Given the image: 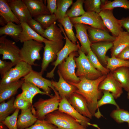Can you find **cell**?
<instances>
[{
    "mask_svg": "<svg viewBox=\"0 0 129 129\" xmlns=\"http://www.w3.org/2000/svg\"><path fill=\"white\" fill-rule=\"evenodd\" d=\"M106 76L103 75L94 80H89L84 76H81L79 77L80 81L78 83L68 82L77 87L76 92L86 98L88 108L93 117L94 116L97 110H98L97 102L103 95L102 91L99 90V86Z\"/></svg>",
    "mask_w": 129,
    "mask_h": 129,
    "instance_id": "1",
    "label": "cell"
},
{
    "mask_svg": "<svg viewBox=\"0 0 129 129\" xmlns=\"http://www.w3.org/2000/svg\"><path fill=\"white\" fill-rule=\"evenodd\" d=\"M45 119L56 126L57 129H87L74 118L58 110L47 115Z\"/></svg>",
    "mask_w": 129,
    "mask_h": 129,
    "instance_id": "2",
    "label": "cell"
},
{
    "mask_svg": "<svg viewBox=\"0 0 129 129\" xmlns=\"http://www.w3.org/2000/svg\"><path fill=\"white\" fill-rule=\"evenodd\" d=\"M78 52V56L74 59L77 66L75 74L77 76H83L88 79L94 80L103 75L93 66L80 46Z\"/></svg>",
    "mask_w": 129,
    "mask_h": 129,
    "instance_id": "3",
    "label": "cell"
},
{
    "mask_svg": "<svg viewBox=\"0 0 129 129\" xmlns=\"http://www.w3.org/2000/svg\"><path fill=\"white\" fill-rule=\"evenodd\" d=\"M42 42L31 39L23 43L20 49V57L21 60L32 66L38 65L34 62L41 59L40 52L44 47Z\"/></svg>",
    "mask_w": 129,
    "mask_h": 129,
    "instance_id": "4",
    "label": "cell"
},
{
    "mask_svg": "<svg viewBox=\"0 0 129 129\" xmlns=\"http://www.w3.org/2000/svg\"><path fill=\"white\" fill-rule=\"evenodd\" d=\"M61 100L59 95L55 94L48 99H39L33 105L36 109L35 115L37 119L44 120L47 115L58 110Z\"/></svg>",
    "mask_w": 129,
    "mask_h": 129,
    "instance_id": "5",
    "label": "cell"
},
{
    "mask_svg": "<svg viewBox=\"0 0 129 129\" xmlns=\"http://www.w3.org/2000/svg\"><path fill=\"white\" fill-rule=\"evenodd\" d=\"M78 55V52H73L58 65V70L68 82L77 83L80 81V78L76 76L75 72L77 66L74 59L75 57Z\"/></svg>",
    "mask_w": 129,
    "mask_h": 129,
    "instance_id": "6",
    "label": "cell"
},
{
    "mask_svg": "<svg viewBox=\"0 0 129 129\" xmlns=\"http://www.w3.org/2000/svg\"><path fill=\"white\" fill-rule=\"evenodd\" d=\"M57 25L61 29L64 36L65 42L64 46L57 53L56 59L52 64V65L54 66L53 68L50 72L47 74L46 77L49 78L54 77V72L57 66L61 64L71 53L78 51L80 46L78 42H77V44H75L69 40L66 36L63 26L60 23H58Z\"/></svg>",
    "mask_w": 129,
    "mask_h": 129,
    "instance_id": "7",
    "label": "cell"
},
{
    "mask_svg": "<svg viewBox=\"0 0 129 129\" xmlns=\"http://www.w3.org/2000/svg\"><path fill=\"white\" fill-rule=\"evenodd\" d=\"M45 44L41 69L40 73L42 75L46 71L49 64L57 57V53L64 46L63 40L51 41L48 39L43 42Z\"/></svg>",
    "mask_w": 129,
    "mask_h": 129,
    "instance_id": "8",
    "label": "cell"
},
{
    "mask_svg": "<svg viewBox=\"0 0 129 129\" xmlns=\"http://www.w3.org/2000/svg\"><path fill=\"white\" fill-rule=\"evenodd\" d=\"M3 35L0 38V54L2 55V60L9 59L16 64L22 61L20 57V49L15 42Z\"/></svg>",
    "mask_w": 129,
    "mask_h": 129,
    "instance_id": "9",
    "label": "cell"
},
{
    "mask_svg": "<svg viewBox=\"0 0 129 129\" xmlns=\"http://www.w3.org/2000/svg\"><path fill=\"white\" fill-rule=\"evenodd\" d=\"M32 70V66L23 61H21L12 68L1 78L0 84L14 82L24 77Z\"/></svg>",
    "mask_w": 129,
    "mask_h": 129,
    "instance_id": "10",
    "label": "cell"
},
{
    "mask_svg": "<svg viewBox=\"0 0 129 129\" xmlns=\"http://www.w3.org/2000/svg\"><path fill=\"white\" fill-rule=\"evenodd\" d=\"M107 29L116 37L123 31L121 20L116 19L114 16L113 10H102L99 13Z\"/></svg>",
    "mask_w": 129,
    "mask_h": 129,
    "instance_id": "11",
    "label": "cell"
},
{
    "mask_svg": "<svg viewBox=\"0 0 129 129\" xmlns=\"http://www.w3.org/2000/svg\"><path fill=\"white\" fill-rule=\"evenodd\" d=\"M42 75L40 72L32 70L22 79L24 81L32 83L49 95H51L50 94L52 89L55 94L59 95L58 92L52 86L51 81L43 77Z\"/></svg>",
    "mask_w": 129,
    "mask_h": 129,
    "instance_id": "12",
    "label": "cell"
},
{
    "mask_svg": "<svg viewBox=\"0 0 129 129\" xmlns=\"http://www.w3.org/2000/svg\"><path fill=\"white\" fill-rule=\"evenodd\" d=\"M70 19L73 24L82 23L93 28L108 30L99 14L94 11L86 12L80 16Z\"/></svg>",
    "mask_w": 129,
    "mask_h": 129,
    "instance_id": "13",
    "label": "cell"
},
{
    "mask_svg": "<svg viewBox=\"0 0 129 129\" xmlns=\"http://www.w3.org/2000/svg\"><path fill=\"white\" fill-rule=\"evenodd\" d=\"M123 88L110 71L106 77L100 83L99 90L103 91H107L112 94L115 99L120 97L123 93Z\"/></svg>",
    "mask_w": 129,
    "mask_h": 129,
    "instance_id": "14",
    "label": "cell"
},
{
    "mask_svg": "<svg viewBox=\"0 0 129 129\" xmlns=\"http://www.w3.org/2000/svg\"><path fill=\"white\" fill-rule=\"evenodd\" d=\"M58 110L74 118L86 128L91 125L90 123V119L79 113L70 105L65 98L61 99Z\"/></svg>",
    "mask_w": 129,
    "mask_h": 129,
    "instance_id": "15",
    "label": "cell"
},
{
    "mask_svg": "<svg viewBox=\"0 0 129 129\" xmlns=\"http://www.w3.org/2000/svg\"><path fill=\"white\" fill-rule=\"evenodd\" d=\"M12 11L20 22H27L32 17L22 0H7Z\"/></svg>",
    "mask_w": 129,
    "mask_h": 129,
    "instance_id": "16",
    "label": "cell"
},
{
    "mask_svg": "<svg viewBox=\"0 0 129 129\" xmlns=\"http://www.w3.org/2000/svg\"><path fill=\"white\" fill-rule=\"evenodd\" d=\"M67 99L70 105L80 114L90 119H92L93 116L88 108L87 101L83 96L75 92Z\"/></svg>",
    "mask_w": 129,
    "mask_h": 129,
    "instance_id": "17",
    "label": "cell"
},
{
    "mask_svg": "<svg viewBox=\"0 0 129 129\" xmlns=\"http://www.w3.org/2000/svg\"><path fill=\"white\" fill-rule=\"evenodd\" d=\"M57 73L59 76V80L57 82L52 80V85L55 90L58 91L61 99L64 98L67 99L72 93L76 92L77 88L75 86L65 81L58 70Z\"/></svg>",
    "mask_w": 129,
    "mask_h": 129,
    "instance_id": "18",
    "label": "cell"
},
{
    "mask_svg": "<svg viewBox=\"0 0 129 129\" xmlns=\"http://www.w3.org/2000/svg\"><path fill=\"white\" fill-rule=\"evenodd\" d=\"M73 24L76 31L75 37L81 45V49L87 54L91 50V46L92 43L88 37L86 25L80 23Z\"/></svg>",
    "mask_w": 129,
    "mask_h": 129,
    "instance_id": "19",
    "label": "cell"
},
{
    "mask_svg": "<svg viewBox=\"0 0 129 129\" xmlns=\"http://www.w3.org/2000/svg\"><path fill=\"white\" fill-rule=\"evenodd\" d=\"M86 26L88 37L91 43L103 41L113 42L116 38L108 31Z\"/></svg>",
    "mask_w": 129,
    "mask_h": 129,
    "instance_id": "20",
    "label": "cell"
},
{
    "mask_svg": "<svg viewBox=\"0 0 129 129\" xmlns=\"http://www.w3.org/2000/svg\"><path fill=\"white\" fill-rule=\"evenodd\" d=\"M24 81L22 79L9 83L0 84V103L14 97L18 89L21 87Z\"/></svg>",
    "mask_w": 129,
    "mask_h": 129,
    "instance_id": "21",
    "label": "cell"
},
{
    "mask_svg": "<svg viewBox=\"0 0 129 129\" xmlns=\"http://www.w3.org/2000/svg\"><path fill=\"white\" fill-rule=\"evenodd\" d=\"M113 46V42H101L91 43V50L102 64L107 65L106 54L108 51L111 49Z\"/></svg>",
    "mask_w": 129,
    "mask_h": 129,
    "instance_id": "22",
    "label": "cell"
},
{
    "mask_svg": "<svg viewBox=\"0 0 129 129\" xmlns=\"http://www.w3.org/2000/svg\"><path fill=\"white\" fill-rule=\"evenodd\" d=\"M27 6L32 17L50 14L42 0H22Z\"/></svg>",
    "mask_w": 129,
    "mask_h": 129,
    "instance_id": "23",
    "label": "cell"
},
{
    "mask_svg": "<svg viewBox=\"0 0 129 129\" xmlns=\"http://www.w3.org/2000/svg\"><path fill=\"white\" fill-rule=\"evenodd\" d=\"M113 42L111 56L116 57L124 48L129 46V33L127 31L122 32Z\"/></svg>",
    "mask_w": 129,
    "mask_h": 129,
    "instance_id": "24",
    "label": "cell"
},
{
    "mask_svg": "<svg viewBox=\"0 0 129 129\" xmlns=\"http://www.w3.org/2000/svg\"><path fill=\"white\" fill-rule=\"evenodd\" d=\"M18 118V129H24L28 128L33 125L38 119L32 112V106L26 110H21V113Z\"/></svg>",
    "mask_w": 129,
    "mask_h": 129,
    "instance_id": "25",
    "label": "cell"
},
{
    "mask_svg": "<svg viewBox=\"0 0 129 129\" xmlns=\"http://www.w3.org/2000/svg\"><path fill=\"white\" fill-rule=\"evenodd\" d=\"M20 22L22 28V31L19 38V41L23 43L32 39L42 43L47 40L33 30L29 26L27 22Z\"/></svg>",
    "mask_w": 129,
    "mask_h": 129,
    "instance_id": "26",
    "label": "cell"
},
{
    "mask_svg": "<svg viewBox=\"0 0 129 129\" xmlns=\"http://www.w3.org/2000/svg\"><path fill=\"white\" fill-rule=\"evenodd\" d=\"M22 28L21 24H16L13 22H8L4 27L0 28V36H8L15 41H19V36L22 31Z\"/></svg>",
    "mask_w": 129,
    "mask_h": 129,
    "instance_id": "27",
    "label": "cell"
},
{
    "mask_svg": "<svg viewBox=\"0 0 129 129\" xmlns=\"http://www.w3.org/2000/svg\"><path fill=\"white\" fill-rule=\"evenodd\" d=\"M112 72L122 88L128 92L129 91V68L120 67Z\"/></svg>",
    "mask_w": 129,
    "mask_h": 129,
    "instance_id": "28",
    "label": "cell"
},
{
    "mask_svg": "<svg viewBox=\"0 0 129 129\" xmlns=\"http://www.w3.org/2000/svg\"><path fill=\"white\" fill-rule=\"evenodd\" d=\"M0 15L5 20L6 24L10 22L20 24L9 5L7 0H0Z\"/></svg>",
    "mask_w": 129,
    "mask_h": 129,
    "instance_id": "29",
    "label": "cell"
},
{
    "mask_svg": "<svg viewBox=\"0 0 129 129\" xmlns=\"http://www.w3.org/2000/svg\"><path fill=\"white\" fill-rule=\"evenodd\" d=\"M60 28L54 23L49 27L44 29L42 37L48 40L51 41H57L65 39L62 35Z\"/></svg>",
    "mask_w": 129,
    "mask_h": 129,
    "instance_id": "30",
    "label": "cell"
},
{
    "mask_svg": "<svg viewBox=\"0 0 129 129\" xmlns=\"http://www.w3.org/2000/svg\"><path fill=\"white\" fill-rule=\"evenodd\" d=\"M103 94L102 97L97 102L98 110L94 115V116L98 118L101 117L102 115L99 111V108L102 106L109 104L115 106L116 107V109L120 108L119 106L116 102L114 98L111 93L107 91H103Z\"/></svg>",
    "mask_w": 129,
    "mask_h": 129,
    "instance_id": "31",
    "label": "cell"
},
{
    "mask_svg": "<svg viewBox=\"0 0 129 129\" xmlns=\"http://www.w3.org/2000/svg\"><path fill=\"white\" fill-rule=\"evenodd\" d=\"M73 0H57V8L54 14L59 23L66 15L68 8L73 3Z\"/></svg>",
    "mask_w": 129,
    "mask_h": 129,
    "instance_id": "32",
    "label": "cell"
},
{
    "mask_svg": "<svg viewBox=\"0 0 129 129\" xmlns=\"http://www.w3.org/2000/svg\"><path fill=\"white\" fill-rule=\"evenodd\" d=\"M106 61V68L111 72L122 67L129 68V60H123L114 56H111V57L107 56Z\"/></svg>",
    "mask_w": 129,
    "mask_h": 129,
    "instance_id": "33",
    "label": "cell"
},
{
    "mask_svg": "<svg viewBox=\"0 0 129 129\" xmlns=\"http://www.w3.org/2000/svg\"><path fill=\"white\" fill-rule=\"evenodd\" d=\"M15 99L14 97L6 102H3L0 104V122H1L11 113L15 111L16 109L13 106Z\"/></svg>",
    "mask_w": 129,
    "mask_h": 129,
    "instance_id": "34",
    "label": "cell"
},
{
    "mask_svg": "<svg viewBox=\"0 0 129 129\" xmlns=\"http://www.w3.org/2000/svg\"><path fill=\"white\" fill-rule=\"evenodd\" d=\"M84 0H77L73 3L70 9L67 11L66 15L70 18L76 17L80 16L86 12L83 5Z\"/></svg>",
    "mask_w": 129,
    "mask_h": 129,
    "instance_id": "35",
    "label": "cell"
},
{
    "mask_svg": "<svg viewBox=\"0 0 129 129\" xmlns=\"http://www.w3.org/2000/svg\"><path fill=\"white\" fill-rule=\"evenodd\" d=\"M59 23L63 26L68 38L73 43L76 44L77 39L73 31V24L71 21L70 18L66 15L63 19Z\"/></svg>",
    "mask_w": 129,
    "mask_h": 129,
    "instance_id": "36",
    "label": "cell"
},
{
    "mask_svg": "<svg viewBox=\"0 0 129 129\" xmlns=\"http://www.w3.org/2000/svg\"><path fill=\"white\" fill-rule=\"evenodd\" d=\"M110 116L118 123H127L129 127V112L128 111L120 108L116 109L111 112Z\"/></svg>",
    "mask_w": 129,
    "mask_h": 129,
    "instance_id": "37",
    "label": "cell"
},
{
    "mask_svg": "<svg viewBox=\"0 0 129 129\" xmlns=\"http://www.w3.org/2000/svg\"><path fill=\"white\" fill-rule=\"evenodd\" d=\"M88 60L93 66L100 71L103 75H107L110 70L103 66L96 55L91 50L86 55Z\"/></svg>",
    "mask_w": 129,
    "mask_h": 129,
    "instance_id": "38",
    "label": "cell"
},
{
    "mask_svg": "<svg viewBox=\"0 0 129 129\" xmlns=\"http://www.w3.org/2000/svg\"><path fill=\"white\" fill-rule=\"evenodd\" d=\"M120 7L129 9V1L127 0H115L108 1L106 4L101 5L102 10H113L114 8Z\"/></svg>",
    "mask_w": 129,
    "mask_h": 129,
    "instance_id": "39",
    "label": "cell"
},
{
    "mask_svg": "<svg viewBox=\"0 0 129 129\" xmlns=\"http://www.w3.org/2000/svg\"><path fill=\"white\" fill-rule=\"evenodd\" d=\"M35 20L39 22L44 29L55 23L57 19L54 14H45L35 18Z\"/></svg>",
    "mask_w": 129,
    "mask_h": 129,
    "instance_id": "40",
    "label": "cell"
},
{
    "mask_svg": "<svg viewBox=\"0 0 129 129\" xmlns=\"http://www.w3.org/2000/svg\"><path fill=\"white\" fill-rule=\"evenodd\" d=\"M21 88L22 90H26L29 91L32 95V98L36 95L38 94L46 95L50 98L54 96L52 95H49L44 91H41L34 85L28 81H24Z\"/></svg>",
    "mask_w": 129,
    "mask_h": 129,
    "instance_id": "41",
    "label": "cell"
},
{
    "mask_svg": "<svg viewBox=\"0 0 129 129\" xmlns=\"http://www.w3.org/2000/svg\"><path fill=\"white\" fill-rule=\"evenodd\" d=\"M84 4L86 12L94 11L99 14L101 11V0H85Z\"/></svg>",
    "mask_w": 129,
    "mask_h": 129,
    "instance_id": "42",
    "label": "cell"
},
{
    "mask_svg": "<svg viewBox=\"0 0 129 129\" xmlns=\"http://www.w3.org/2000/svg\"><path fill=\"white\" fill-rule=\"evenodd\" d=\"M19 110L16 109L12 114L7 117L1 122L9 129H18L17 126V118Z\"/></svg>",
    "mask_w": 129,
    "mask_h": 129,
    "instance_id": "43",
    "label": "cell"
},
{
    "mask_svg": "<svg viewBox=\"0 0 129 129\" xmlns=\"http://www.w3.org/2000/svg\"><path fill=\"white\" fill-rule=\"evenodd\" d=\"M24 129H57V128L45 119H38L32 125Z\"/></svg>",
    "mask_w": 129,
    "mask_h": 129,
    "instance_id": "44",
    "label": "cell"
},
{
    "mask_svg": "<svg viewBox=\"0 0 129 129\" xmlns=\"http://www.w3.org/2000/svg\"><path fill=\"white\" fill-rule=\"evenodd\" d=\"M13 106L16 109L22 110L28 109L32 106V105L30 102L24 98L20 94L16 96L14 102Z\"/></svg>",
    "mask_w": 129,
    "mask_h": 129,
    "instance_id": "45",
    "label": "cell"
},
{
    "mask_svg": "<svg viewBox=\"0 0 129 129\" xmlns=\"http://www.w3.org/2000/svg\"><path fill=\"white\" fill-rule=\"evenodd\" d=\"M16 65L11 62H6L0 59V74L1 78L11 69L12 67Z\"/></svg>",
    "mask_w": 129,
    "mask_h": 129,
    "instance_id": "46",
    "label": "cell"
},
{
    "mask_svg": "<svg viewBox=\"0 0 129 129\" xmlns=\"http://www.w3.org/2000/svg\"><path fill=\"white\" fill-rule=\"evenodd\" d=\"M27 23L33 30L42 36L44 29L39 22L32 18Z\"/></svg>",
    "mask_w": 129,
    "mask_h": 129,
    "instance_id": "47",
    "label": "cell"
},
{
    "mask_svg": "<svg viewBox=\"0 0 129 129\" xmlns=\"http://www.w3.org/2000/svg\"><path fill=\"white\" fill-rule=\"evenodd\" d=\"M47 7L50 14H54L57 8V0H47Z\"/></svg>",
    "mask_w": 129,
    "mask_h": 129,
    "instance_id": "48",
    "label": "cell"
},
{
    "mask_svg": "<svg viewBox=\"0 0 129 129\" xmlns=\"http://www.w3.org/2000/svg\"><path fill=\"white\" fill-rule=\"evenodd\" d=\"M116 57L125 60H129V46L124 48Z\"/></svg>",
    "mask_w": 129,
    "mask_h": 129,
    "instance_id": "49",
    "label": "cell"
},
{
    "mask_svg": "<svg viewBox=\"0 0 129 129\" xmlns=\"http://www.w3.org/2000/svg\"><path fill=\"white\" fill-rule=\"evenodd\" d=\"M122 27L127 30H129V16L121 20Z\"/></svg>",
    "mask_w": 129,
    "mask_h": 129,
    "instance_id": "50",
    "label": "cell"
},
{
    "mask_svg": "<svg viewBox=\"0 0 129 129\" xmlns=\"http://www.w3.org/2000/svg\"><path fill=\"white\" fill-rule=\"evenodd\" d=\"M6 24L4 19L1 16H0V25L1 26L3 27L5 26Z\"/></svg>",
    "mask_w": 129,
    "mask_h": 129,
    "instance_id": "51",
    "label": "cell"
},
{
    "mask_svg": "<svg viewBox=\"0 0 129 129\" xmlns=\"http://www.w3.org/2000/svg\"><path fill=\"white\" fill-rule=\"evenodd\" d=\"M3 124L2 123H0V129H4L3 128Z\"/></svg>",
    "mask_w": 129,
    "mask_h": 129,
    "instance_id": "52",
    "label": "cell"
},
{
    "mask_svg": "<svg viewBox=\"0 0 129 129\" xmlns=\"http://www.w3.org/2000/svg\"><path fill=\"white\" fill-rule=\"evenodd\" d=\"M127 98L129 99V91L127 93Z\"/></svg>",
    "mask_w": 129,
    "mask_h": 129,
    "instance_id": "53",
    "label": "cell"
},
{
    "mask_svg": "<svg viewBox=\"0 0 129 129\" xmlns=\"http://www.w3.org/2000/svg\"><path fill=\"white\" fill-rule=\"evenodd\" d=\"M127 31L129 33V30H127Z\"/></svg>",
    "mask_w": 129,
    "mask_h": 129,
    "instance_id": "54",
    "label": "cell"
}]
</instances>
